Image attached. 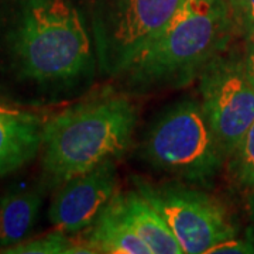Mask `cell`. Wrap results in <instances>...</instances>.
<instances>
[{"instance_id": "ac0fdd59", "label": "cell", "mask_w": 254, "mask_h": 254, "mask_svg": "<svg viewBox=\"0 0 254 254\" xmlns=\"http://www.w3.org/2000/svg\"><path fill=\"white\" fill-rule=\"evenodd\" d=\"M24 110L17 109V108H11V106H6V105H1L0 103V118H4V116H11V115H18V113H23Z\"/></svg>"}, {"instance_id": "8fae6325", "label": "cell", "mask_w": 254, "mask_h": 254, "mask_svg": "<svg viewBox=\"0 0 254 254\" xmlns=\"http://www.w3.org/2000/svg\"><path fill=\"white\" fill-rule=\"evenodd\" d=\"M43 205V190L18 188L0 196V253L27 240Z\"/></svg>"}, {"instance_id": "3957f363", "label": "cell", "mask_w": 254, "mask_h": 254, "mask_svg": "<svg viewBox=\"0 0 254 254\" xmlns=\"http://www.w3.org/2000/svg\"><path fill=\"white\" fill-rule=\"evenodd\" d=\"M137 108L123 93L105 92L44 122L41 171L47 188L115 160L131 144Z\"/></svg>"}, {"instance_id": "ba28073f", "label": "cell", "mask_w": 254, "mask_h": 254, "mask_svg": "<svg viewBox=\"0 0 254 254\" xmlns=\"http://www.w3.org/2000/svg\"><path fill=\"white\" fill-rule=\"evenodd\" d=\"M118 187L115 160L64 182L55 190L50 203L51 225L68 235L85 232L118 195Z\"/></svg>"}, {"instance_id": "52a82bcc", "label": "cell", "mask_w": 254, "mask_h": 254, "mask_svg": "<svg viewBox=\"0 0 254 254\" xmlns=\"http://www.w3.org/2000/svg\"><path fill=\"white\" fill-rule=\"evenodd\" d=\"M198 79L202 108L229 160L254 122L253 73L245 54L227 48L208 64Z\"/></svg>"}, {"instance_id": "30bf717a", "label": "cell", "mask_w": 254, "mask_h": 254, "mask_svg": "<svg viewBox=\"0 0 254 254\" xmlns=\"http://www.w3.org/2000/svg\"><path fill=\"white\" fill-rule=\"evenodd\" d=\"M113 205L153 254H181L182 247L163 216L137 192L118 193Z\"/></svg>"}, {"instance_id": "8992f818", "label": "cell", "mask_w": 254, "mask_h": 254, "mask_svg": "<svg viewBox=\"0 0 254 254\" xmlns=\"http://www.w3.org/2000/svg\"><path fill=\"white\" fill-rule=\"evenodd\" d=\"M137 192L163 216L184 254L206 253L236 236L226 208L206 192L180 182L136 180Z\"/></svg>"}, {"instance_id": "6da1fadb", "label": "cell", "mask_w": 254, "mask_h": 254, "mask_svg": "<svg viewBox=\"0 0 254 254\" xmlns=\"http://www.w3.org/2000/svg\"><path fill=\"white\" fill-rule=\"evenodd\" d=\"M1 50L11 75L41 91L71 89L95 69L93 40L69 0H20Z\"/></svg>"}, {"instance_id": "5bb4252c", "label": "cell", "mask_w": 254, "mask_h": 254, "mask_svg": "<svg viewBox=\"0 0 254 254\" xmlns=\"http://www.w3.org/2000/svg\"><path fill=\"white\" fill-rule=\"evenodd\" d=\"M227 161L235 180L246 188L254 190V122Z\"/></svg>"}, {"instance_id": "277c9868", "label": "cell", "mask_w": 254, "mask_h": 254, "mask_svg": "<svg viewBox=\"0 0 254 254\" xmlns=\"http://www.w3.org/2000/svg\"><path fill=\"white\" fill-rule=\"evenodd\" d=\"M143 154L155 170L198 187H210L223 154L198 99L187 98L163 112L147 131Z\"/></svg>"}, {"instance_id": "ffe728a7", "label": "cell", "mask_w": 254, "mask_h": 254, "mask_svg": "<svg viewBox=\"0 0 254 254\" xmlns=\"http://www.w3.org/2000/svg\"><path fill=\"white\" fill-rule=\"evenodd\" d=\"M250 210H252V216L254 220V195L250 198Z\"/></svg>"}, {"instance_id": "9a60e30c", "label": "cell", "mask_w": 254, "mask_h": 254, "mask_svg": "<svg viewBox=\"0 0 254 254\" xmlns=\"http://www.w3.org/2000/svg\"><path fill=\"white\" fill-rule=\"evenodd\" d=\"M233 17L240 34L249 37L254 34V0H237Z\"/></svg>"}, {"instance_id": "e0dca14e", "label": "cell", "mask_w": 254, "mask_h": 254, "mask_svg": "<svg viewBox=\"0 0 254 254\" xmlns=\"http://www.w3.org/2000/svg\"><path fill=\"white\" fill-rule=\"evenodd\" d=\"M246 63L250 69V72L253 73L254 76V34L247 38V47H246Z\"/></svg>"}, {"instance_id": "7c38bea8", "label": "cell", "mask_w": 254, "mask_h": 254, "mask_svg": "<svg viewBox=\"0 0 254 254\" xmlns=\"http://www.w3.org/2000/svg\"><path fill=\"white\" fill-rule=\"evenodd\" d=\"M82 240L91 247L93 254H153L150 247L120 216L113 200L93 225L83 232Z\"/></svg>"}, {"instance_id": "5b68a950", "label": "cell", "mask_w": 254, "mask_h": 254, "mask_svg": "<svg viewBox=\"0 0 254 254\" xmlns=\"http://www.w3.org/2000/svg\"><path fill=\"white\" fill-rule=\"evenodd\" d=\"M185 0H108L93 20L102 71L119 78L171 21Z\"/></svg>"}, {"instance_id": "7a4b0ae2", "label": "cell", "mask_w": 254, "mask_h": 254, "mask_svg": "<svg viewBox=\"0 0 254 254\" xmlns=\"http://www.w3.org/2000/svg\"><path fill=\"white\" fill-rule=\"evenodd\" d=\"M236 33L225 0H185L119 79L126 91L138 95L185 88L226 51Z\"/></svg>"}, {"instance_id": "9c48e42d", "label": "cell", "mask_w": 254, "mask_h": 254, "mask_svg": "<svg viewBox=\"0 0 254 254\" xmlns=\"http://www.w3.org/2000/svg\"><path fill=\"white\" fill-rule=\"evenodd\" d=\"M44 120L33 112L0 118V178L27 165L41 151Z\"/></svg>"}, {"instance_id": "d6986e66", "label": "cell", "mask_w": 254, "mask_h": 254, "mask_svg": "<svg viewBox=\"0 0 254 254\" xmlns=\"http://www.w3.org/2000/svg\"><path fill=\"white\" fill-rule=\"evenodd\" d=\"M225 1H226L227 6H229V9L232 10V14H233V10H235V6H236L237 0H225Z\"/></svg>"}, {"instance_id": "2e32d148", "label": "cell", "mask_w": 254, "mask_h": 254, "mask_svg": "<svg viewBox=\"0 0 254 254\" xmlns=\"http://www.w3.org/2000/svg\"><path fill=\"white\" fill-rule=\"evenodd\" d=\"M212 253H254V245L247 239H239L235 236L213 246L208 252V254Z\"/></svg>"}, {"instance_id": "4fadbf2b", "label": "cell", "mask_w": 254, "mask_h": 254, "mask_svg": "<svg viewBox=\"0 0 254 254\" xmlns=\"http://www.w3.org/2000/svg\"><path fill=\"white\" fill-rule=\"evenodd\" d=\"M60 229L44 236L23 240L17 245L3 250L9 254H93L92 249L82 239L71 237Z\"/></svg>"}]
</instances>
